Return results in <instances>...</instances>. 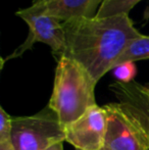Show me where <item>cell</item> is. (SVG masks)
Instances as JSON below:
<instances>
[{
    "mask_svg": "<svg viewBox=\"0 0 149 150\" xmlns=\"http://www.w3.org/2000/svg\"><path fill=\"white\" fill-rule=\"evenodd\" d=\"M66 51L98 83L112 71L127 46L142 35L127 14L81 18L64 23Z\"/></svg>",
    "mask_w": 149,
    "mask_h": 150,
    "instance_id": "6da1fadb",
    "label": "cell"
},
{
    "mask_svg": "<svg viewBox=\"0 0 149 150\" xmlns=\"http://www.w3.org/2000/svg\"><path fill=\"white\" fill-rule=\"evenodd\" d=\"M96 84L93 77L77 61L66 56L57 60L48 107L57 115L64 128L97 105L94 94Z\"/></svg>",
    "mask_w": 149,
    "mask_h": 150,
    "instance_id": "7a4b0ae2",
    "label": "cell"
},
{
    "mask_svg": "<svg viewBox=\"0 0 149 150\" xmlns=\"http://www.w3.org/2000/svg\"><path fill=\"white\" fill-rule=\"evenodd\" d=\"M10 141L16 150H46L66 141V132L49 107L30 117L12 119Z\"/></svg>",
    "mask_w": 149,
    "mask_h": 150,
    "instance_id": "3957f363",
    "label": "cell"
},
{
    "mask_svg": "<svg viewBox=\"0 0 149 150\" xmlns=\"http://www.w3.org/2000/svg\"><path fill=\"white\" fill-rule=\"evenodd\" d=\"M16 16H20L25 21V23H27L29 34L24 43L16 48L9 56H7L4 61L23 55L38 42L46 44L51 48L52 54L56 58V61L66 54V38L64 23L46 14L31 13L25 8L16 11Z\"/></svg>",
    "mask_w": 149,
    "mask_h": 150,
    "instance_id": "277c9868",
    "label": "cell"
},
{
    "mask_svg": "<svg viewBox=\"0 0 149 150\" xmlns=\"http://www.w3.org/2000/svg\"><path fill=\"white\" fill-rule=\"evenodd\" d=\"M106 126L105 107L95 105L64 128L66 141L77 150H100L103 146Z\"/></svg>",
    "mask_w": 149,
    "mask_h": 150,
    "instance_id": "5b68a950",
    "label": "cell"
},
{
    "mask_svg": "<svg viewBox=\"0 0 149 150\" xmlns=\"http://www.w3.org/2000/svg\"><path fill=\"white\" fill-rule=\"evenodd\" d=\"M104 107L107 112V126L100 150H148L146 139L117 103H109Z\"/></svg>",
    "mask_w": 149,
    "mask_h": 150,
    "instance_id": "8992f818",
    "label": "cell"
},
{
    "mask_svg": "<svg viewBox=\"0 0 149 150\" xmlns=\"http://www.w3.org/2000/svg\"><path fill=\"white\" fill-rule=\"evenodd\" d=\"M117 105L136 126L149 144V102L139 89L138 83L114 82L109 86Z\"/></svg>",
    "mask_w": 149,
    "mask_h": 150,
    "instance_id": "52a82bcc",
    "label": "cell"
},
{
    "mask_svg": "<svg viewBox=\"0 0 149 150\" xmlns=\"http://www.w3.org/2000/svg\"><path fill=\"white\" fill-rule=\"evenodd\" d=\"M102 2L103 0H47L25 9L31 13L53 16L64 23L76 18H93Z\"/></svg>",
    "mask_w": 149,
    "mask_h": 150,
    "instance_id": "ba28073f",
    "label": "cell"
},
{
    "mask_svg": "<svg viewBox=\"0 0 149 150\" xmlns=\"http://www.w3.org/2000/svg\"><path fill=\"white\" fill-rule=\"evenodd\" d=\"M143 59H149V36L141 35L127 46L114 67L123 62H135Z\"/></svg>",
    "mask_w": 149,
    "mask_h": 150,
    "instance_id": "9c48e42d",
    "label": "cell"
},
{
    "mask_svg": "<svg viewBox=\"0 0 149 150\" xmlns=\"http://www.w3.org/2000/svg\"><path fill=\"white\" fill-rule=\"evenodd\" d=\"M141 0H103L101 6L98 9L97 18H107V16L127 14L134 8V6Z\"/></svg>",
    "mask_w": 149,
    "mask_h": 150,
    "instance_id": "30bf717a",
    "label": "cell"
},
{
    "mask_svg": "<svg viewBox=\"0 0 149 150\" xmlns=\"http://www.w3.org/2000/svg\"><path fill=\"white\" fill-rule=\"evenodd\" d=\"M112 71L115 79L117 80V82H121V83H131V82H133L136 73H137L135 63L130 62V61L115 65Z\"/></svg>",
    "mask_w": 149,
    "mask_h": 150,
    "instance_id": "8fae6325",
    "label": "cell"
},
{
    "mask_svg": "<svg viewBox=\"0 0 149 150\" xmlns=\"http://www.w3.org/2000/svg\"><path fill=\"white\" fill-rule=\"evenodd\" d=\"M12 130V117L3 107H0V142L9 141Z\"/></svg>",
    "mask_w": 149,
    "mask_h": 150,
    "instance_id": "7c38bea8",
    "label": "cell"
},
{
    "mask_svg": "<svg viewBox=\"0 0 149 150\" xmlns=\"http://www.w3.org/2000/svg\"><path fill=\"white\" fill-rule=\"evenodd\" d=\"M0 150H16L11 141H3L0 142Z\"/></svg>",
    "mask_w": 149,
    "mask_h": 150,
    "instance_id": "4fadbf2b",
    "label": "cell"
},
{
    "mask_svg": "<svg viewBox=\"0 0 149 150\" xmlns=\"http://www.w3.org/2000/svg\"><path fill=\"white\" fill-rule=\"evenodd\" d=\"M139 86V89L142 92V94L145 96V98L148 100L149 102V84H145V85H141V84H138Z\"/></svg>",
    "mask_w": 149,
    "mask_h": 150,
    "instance_id": "5bb4252c",
    "label": "cell"
},
{
    "mask_svg": "<svg viewBox=\"0 0 149 150\" xmlns=\"http://www.w3.org/2000/svg\"><path fill=\"white\" fill-rule=\"evenodd\" d=\"M46 150H64V142H58L53 144L52 146H50L49 148Z\"/></svg>",
    "mask_w": 149,
    "mask_h": 150,
    "instance_id": "9a60e30c",
    "label": "cell"
},
{
    "mask_svg": "<svg viewBox=\"0 0 149 150\" xmlns=\"http://www.w3.org/2000/svg\"><path fill=\"white\" fill-rule=\"evenodd\" d=\"M47 1V0H33L32 4H37V3H41V2Z\"/></svg>",
    "mask_w": 149,
    "mask_h": 150,
    "instance_id": "2e32d148",
    "label": "cell"
},
{
    "mask_svg": "<svg viewBox=\"0 0 149 150\" xmlns=\"http://www.w3.org/2000/svg\"><path fill=\"white\" fill-rule=\"evenodd\" d=\"M148 150H149V148H148Z\"/></svg>",
    "mask_w": 149,
    "mask_h": 150,
    "instance_id": "e0dca14e",
    "label": "cell"
}]
</instances>
